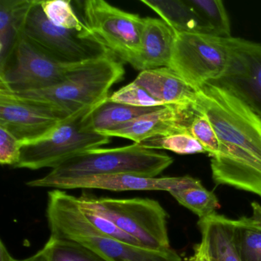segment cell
I'll return each instance as SVG.
<instances>
[{"label": "cell", "instance_id": "cell-1", "mask_svg": "<svg viewBox=\"0 0 261 261\" xmlns=\"http://www.w3.org/2000/svg\"><path fill=\"white\" fill-rule=\"evenodd\" d=\"M191 107L208 118L219 138V152L211 160L215 184L261 198L260 116L230 91L211 83L195 91Z\"/></svg>", "mask_w": 261, "mask_h": 261}, {"label": "cell", "instance_id": "cell-2", "mask_svg": "<svg viewBox=\"0 0 261 261\" xmlns=\"http://www.w3.org/2000/svg\"><path fill=\"white\" fill-rule=\"evenodd\" d=\"M173 163L167 154L137 143L121 147L86 151L51 169L45 176L29 181L32 188H53L60 181L94 175L130 174L156 177Z\"/></svg>", "mask_w": 261, "mask_h": 261}, {"label": "cell", "instance_id": "cell-3", "mask_svg": "<svg viewBox=\"0 0 261 261\" xmlns=\"http://www.w3.org/2000/svg\"><path fill=\"white\" fill-rule=\"evenodd\" d=\"M124 74L123 65L115 56H106L85 64L51 88L13 94L72 115L108 99L110 90Z\"/></svg>", "mask_w": 261, "mask_h": 261}, {"label": "cell", "instance_id": "cell-4", "mask_svg": "<svg viewBox=\"0 0 261 261\" xmlns=\"http://www.w3.org/2000/svg\"><path fill=\"white\" fill-rule=\"evenodd\" d=\"M79 200L82 207L111 220L143 247L155 250L170 249L168 215L155 200L95 198L87 195Z\"/></svg>", "mask_w": 261, "mask_h": 261}, {"label": "cell", "instance_id": "cell-5", "mask_svg": "<svg viewBox=\"0 0 261 261\" xmlns=\"http://www.w3.org/2000/svg\"><path fill=\"white\" fill-rule=\"evenodd\" d=\"M94 108H85L70 116L46 138L22 145L20 160L13 168L53 169L86 151L108 144L111 137L92 130L86 124L85 117Z\"/></svg>", "mask_w": 261, "mask_h": 261}, {"label": "cell", "instance_id": "cell-6", "mask_svg": "<svg viewBox=\"0 0 261 261\" xmlns=\"http://www.w3.org/2000/svg\"><path fill=\"white\" fill-rule=\"evenodd\" d=\"M85 64L61 63L21 34L0 60V88L13 94L46 89L59 85Z\"/></svg>", "mask_w": 261, "mask_h": 261}, {"label": "cell", "instance_id": "cell-7", "mask_svg": "<svg viewBox=\"0 0 261 261\" xmlns=\"http://www.w3.org/2000/svg\"><path fill=\"white\" fill-rule=\"evenodd\" d=\"M231 37L175 33L168 68L197 91L206 84L218 80L225 72L230 59Z\"/></svg>", "mask_w": 261, "mask_h": 261}, {"label": "cell", "instance_id": "cell-8", "mask_svg": "<svg viewBox=\"0 0 261 261\" xmlns=\"http://www.w3.org/2000/svg\"><path fill=\"white\" fill-rule=\"evenodd\" d=\"M41 1L36 0L29 12L21 34L50 57L61 63L77 65L114 56L90 32L65 30L51 23Z\"/></svg>", "mask_w": 261, "mask_h": 261}, {"label": "cell", "instance_id": "cell-9", "mask_svg": "<svg viewBox=\"0 0 261 261\" xmlns=\"http://www.w3.org/2000/svg\"><path fill=\"white\" fill-rule=\"evenodd\" d=\"M82 22L90 33L121 62L135 68L141 53L144 18L103 0H87Z\"/></svg>", "mask_w": 261, "mask_h": 261}, {"label": "cell", "instance_id": "cell-10", "mask_svg": "<svg viewBox=\"0 0 261 261\" xmlns=\"http://www.w3.org/2000/svg\"><path fill=\"white\" fill-rule=\"evenodd\" d=\"M70 116L0 88V127L14 136L21 146L46 138Z\"/></svg>", "mask_w": 261, "mask_h": 261}, {"label": "cell", "instance_id": "cell-11", "mask_svg": "<svg viewBox=\"0 0 261 261\" xmlns=\"http://www.w3.org/2000/svg\"><path fill=\"white\" fill-rule=\"evenodd\" d=\"M210 83L230 91L261 117V44L231 37L227 69Z\"/></svg>", "mask_w": 261, "mask_h": 261}, {"label": "cell", "instance_id": "cell-12", "mask_svg": "<svg viewBox=\"0 0 261 261\" xmlns=\"http://www.w3.org/2000/svg\"><path fill=\"white\" fill-rule=\"evenodd\" d=\"M194 115L195 111L191 106L158 107L151 112L100 134L128 139L134 143L140 144L152 137L189 133V123Z\"/></svg>", "mask_w": 261, "mask_h": 261}, {"label": "cell", "instance_id": "cell-13", "mask_svg": "<svg viewBox=\"0 0 261 261\" xmlns=\"http://www.w3.org/2000/svg\"><path fill=\"white\" fill-rule=\"evenodd\" d=\"M201 181L193 177H145L130 174L94 175L60 181L53 186L55 189H95L123 192V191L181 190L200 186Z\"/></svg>", "mask_w": 261, "mask_h": 261}, {"label": "cell", "instance_id": "cell-14", "mask_svg": "<svg viewBox=\"0 0 261 261\" xmlns=\"http://www.w3.org/2000/svg\"><path fill=\"white\" fill-rule=\"evenodd\" d=\"M70 241L85 246L109 261H182L181 256L171 248L151 250L102 236L91 223Z\"/></svg>", "mask_w": 261, "mask_h": 261}, {"label": "cell", "instance_id": "cell-15", "mask_svg": "<svg viewBox=\"0 0 261 261\" xmlns=\"http://www.w3.org/2000/svg\"><path fill=\"white\" fill-rule=\"evenodd\" d=\"M134 82L164 106H191L195 95V90L168 67L141 71Z\"/></svg>", "mask_w": 261, "mask_h": 261}, {"label": "cell", "instance_id": "cell-16", "mask_svg": "<svg viewBox=\"0 0 261 261\" xmlns=\"http://www.w3.org/2000/svg\"><path fill=\"white\" fill-rule=\"evenodd\" d=\"M175 39V31L164 21L144 18L141 53L135 69L143 71L169 66Z\"/></svg>", "mask_w": 261, "mask_h": 261}, {"label": "cell", "instance_id": "cell-17", "mask_svg": "<svg viewBox=\"0 0 261 261\" xmlns=\"http://www.w3.org/2000/svg\"><path fill=\"white\" fill-rule=\"evenodd\" d=\"M198 225L210 261H241L235 241V220L215 212L199 219Z\"/></svg>", "mask_w": 261, "mask_h": 261}, {"label": "cell", "instance_id": "cell-18", "mask_svg": "<svg viewBox=\"0 0 261 261\" xmlns=\"http://www.w3.org/2000/svg\"><path fill=\"white\" fill-rule=\"evenodd\" d=\"M157 13L175 33H199L210 34L186 0H141Z\"/></svg>", "mask_w": 261, "mask_h": 261}, {"label": "cell", "instance_id": "cell-19", "mask_svg": "<svg viewBox=\"0 0 261 261\" xmlns=\"http://www.w3.org/2000/svg\"><path fill=\"white\" fill-rule=\"evenodd\" d=\"M157 108L158 107L137 108L129 106L111 101L108 97L88 113L85 121L90 129L100 134L144 115Z\"/></svg>", "mask_w": 261, "mask_h": 261}, {"label": "cell", "instance_id": "cell-20", "mask_svg": "<svg viewBox=\"0 0 261 261\" xmlns=\"http://www.w3.org/2000/svg\"><path fill=\"white\" fill-rule=\"evenodd\" d=\"M36 0L0 1V54L3 60L22 33L24 22Z\"/></svg>", "mask_w": 261, "mask_h": 261}, {"label": "cell", "instance_id": "cell-21", "mask_svg": "<svg viewBox=\"0 0 261 261\" xmlns=\"http://www.w3.org/2000/svg\"><path fill=\"white\" fill-rule=\"evenodd\" d=\"M250 217L235 220V241L241 261H261V205L251 203Z\"/></svg>", "mask_w": 261, "mask_h": 261}, {"label": "cell", "instance_id": "cell-22", "mask_svg": "<svg viewBox=\"0 0 261 261\" xmlns=\"http://www.w3.org/2000/svg\"><path fill=\"white\" fill-rule=\"evenodd\" d=\"M187 4L207 27L209 33L230 38V19L221 0H186Z\"/></svg>", "mask_w": 261, "mask_h": 261}, {"label": "cell", "instance_id": "cell-23", "mask_svg": "<svg viewBox=\"0 0 261 261\" xmlns=\"http://www.w3.org/2000/svg\"><path fill=\"white\" fill-rule=\"evenodd\" d=\"M169 193L181 205L199 217V219L215 213L219 207L216 195L206 189L202 184L172 191Z\"/></svg>", "mask_w": 261, "mask_h": 261}, {"label": "cell", "instance_id": "cell-24", "mask_svg": "<svg viewBox=\"0 0 261 261\" xmlns=\"http://www.w3.org/2000/svg\"><path fill=\"white\" fill-rule=\"evenodd\" d=\"M140 146L149 149H166L179 155L206 153L202 145L190 133H179L148 139Z\"/></svg>", "mask_w": 261, "mask_h": 261}, {"label": "cell", "instance_id": "cell-25", "mask_svg": "<svg viewBox=\"0 0 261 261\" xmlns=\"http://www.w3.org/2000/svg\"><path fill=\"white\" fill-rule=\"evenodd\" d=\"M45 245L48 247L51 261H109L75 241L50 237Z\"/></svg>", "mask_w": 261, "mask_h": 261}, {"label": "cell", "instance_id": "cell-26", "mask_svg": "<svg viewBox=\"0 0 261 261\" xmlns=\"http://www.w3.org/2000/svg\"><path fill=\"white\" fill-rule=\"evenodd\" d=\"M41 7L47 19L56 27L65 30L89 33V30L77 17L69 0L41 1Z\"/></svg>", "mask_w": 261, "mask_h": 261}, {"label": "cell", "instance_id": "cell-27", "mask_svg": "<svg viewBox=\"0 0 261 261\" xmlns=\"http://www.w3.org/2000/svg\"><path fill=\"white\" fill-rule=\"evenodd\" d=\"M189 131L204 147L211 157L218 155L220 140L215 128L206 116L195 112L189 126Z\"/></svg>", "mask_w": 261, "mask_h": 261}, {"label": "cell", "instance_id": "cell-28", "mask_svg": "<svg viewBox=\"0 0 261 261\" xmlns=\"http://www.w3.org/2000/svg\"><path fill=\"white\" fill-rule=\"evenodd\" d=\"M109 100L115 103H123L137 108H155L164 106L155 100L143 87L131 82L110 96Z\"/></svg>", "mask_w": 261, "mask_h": 261}, {"label": "cell", "instance_id": "cell-29", "mask_svg": "<svg viewBox=\"0 0 261 261\" xmlns=\"http://www.w3.org/2000/svg\"><path fill=\"white\" fill-rule=\"evenodd\" d=\"M81 207L83 210L84 213H85V216L88 218V221L100 232L102 236L111 238V239L116 240V241H121V242L126 243V244H132V245L143 247L135 238L123 231L122 229H120L118 226L116 225L111 220L108 219L105 217L98 215V214L95 213L92 211L84 208L82 206H81Z\"/></svg>", "mask_w": 261, "mask_h": 261}, {"label": "cell", "instance_id": "cell-30", "mask_svg": "<svg viewBox=\"0 0 261 261\" xmlns=\"http://www.w3.org/2000/svg\"><path fill=\"white\" fill-rule=\"evenodd\" d=\"M20 143L4 128L0 127V163L14 167L20 160Z\"/></svg>", "mask_w": 261, "mask_h": 261}, {"label": "cell", "instance_id": "cell-31", "mask_svg": "<svg viewBox=\"0 0 261 261\" xmlns=\"http://www.w3.org/2000/svg\"><path fill=\"white\" fill-rule=\"evenodd\" d=\"M185 261H210L205 247L201 243L196 244L194 247V253Z\"/></svg>", "mask_w": 261, "mask_h": 261}, {"label": "cell", "instance_id": "cell-32", "mask_svg": "<svg viewBox=\"0 0 261 261\" xmlns=\"http://www.w3.org/2000/svg\"><path fill=\"white\" fill-rule=\"evenodd\" d=\"M13 261H51L50 260L49 253L46 245L44 246L42 250L35 253L30 257L23 259H13Z\"/></svg>", "mask_w": 261, "mask_h": 261}, {"label": "cell", "instance_id": "cell-33", "mask_svg": "<svg viewBox=\"0 0 261 261\" xmlns=\"http://www.w3.org/2000/svg\"><path fill=\"white\" fill-rule=\"evenodd\" d=\"M13 259L14 258L10 254L4 241H0V261H13Z\"/></svg>", "mask_w": 261, "mask_h": 261}]
</instances>
